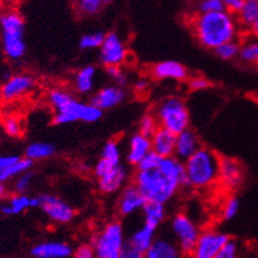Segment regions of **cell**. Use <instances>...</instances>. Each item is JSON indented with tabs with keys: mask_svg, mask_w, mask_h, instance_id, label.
I'll return each mask as SVG.
<instances>
[{
	"mask_svg": "<svg viewBox=\"0 0 258 258\" xmlns=\"http://www.w3.org/2000/svg\"><path fill=\"white\" fill-rule=\"evenodd\" d=\"M125 242V233L121 223L111 221L96 234L91 245L98 258H120Z\"/></svg>",
	"mask_w": 258,
	"mask_h": 258,
	"instance_id": "52a82bcc",
	"label": "cell"
},
{
	"mask_svg": "<svg viewBox=\"0 0 258 258\" xmlns=\"http://www.w3.org/2000/svg\"><path fill=\"white\" fill-rule=\"evenodd\" d=\"M158 125L178 135L190 126V112L186 103L178 96H170L156 108Z\"/></svg>",
	"mask_w": 258,
	"mask_h": 258,
	"instance_id": "8992f818",
	"label": "cell"
},
{
	"mask_svg": "<svg viewBox=\"0 0 258 258\" xmlns=\"http://www.w3.org/2000/svg\"><path fill=\"white\" fill-rule=\"evenodd\" d=\"M201 148V140L195 133V131L186 128L179 132L175 137V150L174 156L180 161H186L190 156H192Z\"/></svg>",
	"mask_w": 258,
	"mask_h": 258,
	"instance_id": "ac0fdd59",
	"label": "cell"
},
{
	"mask_svg": "<svg viewBox=\"0 0 258 258\" xmlns=\"http://www.w3.org/2000/svg\"><path fill=\"white\" fill-rule=\"evenodd\" d=\"M44 214L57 224H66L74 219V208L59 197L45 194L40 195V207Z\"/></svg>",
	"mask_w": 258,
	"mask_h": 258,
	"instance_id": "30bf717a",
	"label": "cell"
},
{
	"mask_svg": "<svg viewBox=\"0 0 258 258\" xmlns=\"http://www.w3.org/2000/svg\"><path fill=\"white\" fill-rule=\"evenodd\" d=\"M242 3H244V0H223L224 8L231 14H237V11L240 10Z\"/></svg>",
	"mask_w": 258,
	"mask_h": 258,
	"instance_id": "7dc6e473",
	"label": "cell"
},
{
	"mask_svg": "<svg viewBox=\"0 0 258 258\" xmlns=\"http://www.w3.org/2000/svg\"><path fill=\"white\" fill-rule=\"evenodd\" d=\"M34 86H36V79L31 74L27 73L15 74L10 77L0 87V96L6 102H12L29 94L34 89Z\"/></svg>",
	"mask_w": 258,
	"mask_h": 258,
	"instance_id": "4fadbf2b",
	"label": "cell"
},
{
	"mask_svg": "<svg viewBox=\"0 0 258 258\" xmlns=\"http://www.w3.org/2000/svg\"><path fill=\"white\" fill-rule=\"evenodd\" d=\"M157 169L161 170L163 174H166L167 177L178 180L182 184V187L187 186L186 174H184V163L183 161H180L175 156L162 157V160H161Z\"/></svg>",
	"mask_w": 258,
	"mask_h": 258,
	"instance_id": "484cf974",
	"label": "cell"
},
{
	"mask_svg": "<svg viewBox=\"0 0 258 258\" xmlns=\"http://www.w3.org/2000/svg\"><path fill=\"white\" fill-rule=\"evenodd\" d=\"M237 253H238L237 242L229 238V240H228L223 246H221V249L219 250L216 258H236L237 257Z\"/></svg>",
	"mask_w": 258,
	"mask_h": 258,
	"instance_id": "7bdbcfd3",
	"label": "cell"
},
{
	"mask_svg": "<svg viewBox=\"0 0 258 258\" xmlns=\"http://www.w3.org/2000/svg\"><path fill=\"white\" fill-rule=\"evenodd\" d=\"M158 121H157L156 115H152V113H148V115H144L143 119L140 120L139 125V132L145 135V136L150 137L158 128Z\"/></svg>",
	"mask_w": 258,
	"mask_h": 258,
	"instance_id": "d590c367",
	"label": "cell"
},
{
	"mask_svg": "<svg viewBox=\"0 0 258 258\" xmlns=\"http://www.w3.org/2000/svg\"><path fill=\"white\" fill-rule=\"evenodd\" d=\"M141 211L144 214V224L156 228V229L162 224L166 218L165 204L160 202H145Z\"/></svg>",
	"mask_w": 258,
	"mask_h": 258,
	"instance_id": "4316f807",
	"label": "cell"
},
{
	"mask_svg": "<svg viewBox=\"0 0 258 258\" xmlns=\"http://www.w3.org/2000/svg\"><path fill=\"white\" fill-rule=\"evenodd\" d=\"M74 257L77 258H92L95 257V251H94V248L92 245H81L79 248H77V250L73 253Z\"/></svg>",
	"mask_w": 258,
	"mask_h": 258,
	"instance_id": "bcb514c9",
	"label": "cell"
},
{
	"mask_svg": "<svg viewBox=\"0 0 258 258\" xmlns=\"http://www.w3.org/2000/svg\"><path fill=\"white\" fill-rule=\"evenodd\" d=\"M105 34L103 32H95V33L83 34L79 40V48L82 50H92V49H99L104 40Z\"/></svg>",
	"mask_w": 258,
	"mask_h": 258,
	"instance_id": "836d02e7",
	"label": "cell"
},
{
	"mask_svg": "<svg viewBox=\"0 0 258 258\" xmlns=\"http://www.w3.org/2000/svg\"><path fill=\"white\" fill-rule=\"evenodd\" d=\"M238 208H240V203H238L237 198H229L225 202L224 208H223V218H224V220H232L237 215Z\"/></svg>",
	"mask_w": 258,
	"mask_h": 258,
	"instance_id": "b9f144b4",
	"label": "cell"
},
{
	"mask_svg": "<svg viewBox=\"0 0 258 258\" xmlns=\"http://www.w3.org/2000/svg\"><path fill=\"white\" fill-rule=\"evenodd\" d=\"M95 78H96V68L94 64H87L79 69L78 72L75 73L74 81H73V86L74 90L81 95H89L90 92H92L94 86H95Z\"/></svg>",
	"mask_w": 258,
	"mask_h": 258,
	"instance_id": "d4e9b609",
	"label": "cell"
},
{
	"mask_svg": "<svg viewBox=\"0 0 258 258\" xmlns=\"http://www.w3.org/2000/svg\"><path fill=\"white\" fill-rule=\"evenodd\" d=\"M40 207V195L37 197H28L27 194H19L10 198L7 203L2 206V212L4 215H17L29 210V208Z\"/></svg>",
	"mask_w": 258,
	"mask_h": 258,
	"instance_id": "603a6c76",
	"label": "cell"
},
{
	"mask_svg": "<svg viewBox=\"0 0 258 258\" xmlns=\"http://www.w3.org/2000/svg\"><path fill=\"white\" fill-rule=\"evenodd\" d=\"M171 231H173L180 253L183 255L192 254V250L201 233L195 221L186 214L175 215L171 220Z\"/></svg>",
	"mask_w": 258,
	"mask_h": 258,
	"instance_id": "ba28073f",
	"label": "cell"
},
{
	"mask_svg": "<svg viewBox=\"0 0 258 258\" xmlns=\"http://www.w3.org/2000/svg\"><path fill=\"white\" fill-rule=\"evenodd\" d=\"M73 253L72 245L63 241L40 242L31 249V255L34 258H69Z\"/></svg>",
	"mask_w": 258,
	"mask_h": 258,
	"instance_id": "e0dca14e",
	"label": "cell"
},
{
	"mask_svg": "<svg viewBox=\"0 0 258 258\" xmlns=\"http://www.w3.org/2000/svg\"><path fill=\"white\" fill-rule=\"evenodd\" d=\"M229 240V236L218 231H204L199 233L192 257L195 258H216L221 246Z\"/></svg>",
	"mask_w": 258,
	"mask_h": 258,
	"instance_id": "7c38bea8",
	"label": "cell"
},
{
	"mask_svg": "<svg viewBox=\"0 0 258 258\" xmlns=\"http://www.w3.org/2000/svg\"><path fill=\"white\" fill-rule=\"evenodd\" d=\"M4 132L7 133L11 137H19L23 133V125H21L20 120L16 117H8L3 122Z\"/></svg>",
	"mask_w": 258,
	"mask_h": 258,
	"instance_id": "60d3db41",
	"label": "cell"
},
{
	"mask_svg": "<svg viewBox=\"0 0 258 258\" xmlns=\"http://www.w3.org/2000/svg\"><path fill=\"white\" fill-rule=\"evenodd\" d=\"M102 157L113 163H121V149H120L119 143L115 140L105 143L102 149Z\"/></svg>",
	"mask_w": 258,
	"mask_h": 258,
	"instance_id": "e575fe53",
	"label": "cell"
},
{
	"mask_svg": "<svg viewBox=\"0 0 258 258\" xmlns=\"http://www.w3.org/2000/svg\"><path fill=\"white\" fill-rule=\"evenodd\" d=\"M116 165H119V163H113L111 162V161L105 160V158H103L102 157V158L96 162L95 167H94V175H95L96 178L103 177V175H105V174L108 173L109 170L113 169Z\"/></svg>",
	"mask_w": 258,
	"mask_h": 258,
	"instance_id": "ee69618b",
	"label": "cell"
},
{
	"mask_svg": "<svg viewBox=\"0 0 258 258\" xmlns=\"http://www.w3.org/2000/svg\"><path fill=\"white\" fill-rule=\"evenodd\" d=\"M108 0H74L77 14L81 16H94L104 7Z\"/></svg>",
	"mask_w": 258,
	"mask_h": 258,
	"instance_id": "4dcf8cb0",
	"label": "cell"
},
{
	"mask_svg": "<svg viewBox=\"0 0 258 258\" xmlns=\"http://www.w3.org/2000/svg\"><path fill=\"white\" fill-rule=\"evenodd\" d=\"M145 202V198L140 194L136 186L133 184V186H128L124 188L119 199L117 208H119V212L122 216H129L137 211L143 210Z\"/></svg>",
	"mask_w": 258,
	"mask_h": 258,
	"instance_id": "7402d4cb",
	"label": "cell"
},
{
	"mask_svg": "<svg viewBox=\"0 0 258 258\" xmlns=\"http://www.w3.org/2000/svg\"><path fill=\"white\" fill-rule=\"evenodd\" d=\"M238 51H240V45L236 40L228 41V42H224V44L215 49L216 55L220 59H224V61H231V59L238 57Z\"/></svg>",
	"mask_w": 258,
	"mask_h": 258,
	"instance_id": "d6a6232c",
	"label": "cell"
},
{
	"mask_svg": "<svg viewBox=\"0 0 258 258\" xmlns=\"http://www.w3.org/2000/svg\"><path fill=\"white\" fill-rule=\"evenodd\" d=\"M57 149L55 146L50 143H45V141H36L32 143L25 148V157L34 161L41 160H49L54 156Z\"/></svg>",
	"mask_w": 258,
	"mask_h": 258,
	"instance_id": "83f0119b",
	"label": "cell"
},
{
	"mask_svg": "<svg viewBox=\"0 0 258 258\" xmlns=\"http://www.w3.org/2000/svg\"><path fill=\"white\" fill-rule=\"evenodd\" d=\"M225 10L223 0H198L197 11L198 14H206V12H216V11Z\"/></svg>",
	"mask_w": 258,
	"mask_h": 258,
	"instance_id": "f35d334b",
	"label": "cell"
},
{
	"mask_svg": "<svg viewBox=\"0 0 258 258\" xmlns=\"http://www.w3.org/2000/svg\"><path fill=\"white\" fill-rule=\"evenodd\" d=\"M238 57L246 63H258V38L246 41L245 44H242V46H240Z\"/></svg>",
	"mask_w": 258,
	"mask_h": 258,
	"instance_id": "1f68e13d",
	"label": "cell"
},
{
	"mask_svg": "<svg viewBox=\"0 0 258 258\" xmlns=\"http://www.w3.org/2000/svg\"><path fill=\"white\" fill-rule=\"evenodd\" d=\"M175 137L177 135L170 132L167 129L158 126L156 132L150 136V143H152V150L156 152L161 157L174 156L175 150Z\"/></svg>",
	"mask_w": 258,
	"mask_h": 258,
	"instance_id": "ffe728a7",
	"label": "cell"
},
{
	"mask_svg": "<svg viewBox=\"0 0 258 258\" xmlns=\"http://www.w3.org/2000/svg\"><path fill=\"white\" fill-rule=\"evenodd\" d=\"M244 178V170L241 163L232 158H220L219 180L229 190L237 188Z\"/></svg>",
	"mask_w": 258,
	"mask_h": 258,
	"instance_id": "2e32d148",
	"label": "cell"
},
{
	"mask_svg": "<svg viewBox=\"0 0 258 258\" xmlns=\"http://www.w3.org/2000/svg\"><path fill=\"white\" fill-rule=\"evenodd\" d=\"M152 150V143H150V137L145 136L143 133H135L129 137L128 140V150H126V162L129 165L136 166L140 160L149 153Z\"/></svg>",
	"mask_w": 258,
	"mask_h": 258,
	"instance_id": "44dd1931",
	"label": "cell"
},
{
	"mask_svg": "<svg viewBox=\"0 0 258 258\" xmlns=\"http://www.w3.org/2000/svg\"><path fill=\"white\" fill-rule=\"evenodd\" d=\"M182 255L177 242L169 238H154V241L146 250V258H178Z\"/></svg>",
	"mask_w": 258,
	"mask_h": 258,
	"instance_id": "cb8c5ba5",
	"label": "cell"
},
{
	"mask_svg": "<svg viewBox=\"0 0 258 258\" xmlns=\"http://www.w3.org/2000/svg\"><path fill=\"white\" fill-rule=\"evenodd\" d=\"M258 19V0H244V3L236 14V20L238 25L244 28H250Z\"/></svg>",
	"mask_w": 258,
	"mask_h": 258,
	"instance_id": "f546056e",
	"label": "cell"
},
{
	"mask_svg": "<svg viewBox=\"0 0 258 258\" xmlns=\"http://www.w3.org/2000/svg\"><path fill=\"white\" fill-rule=\"evenodd\" d=\"M105 72H107V75L109 78L112 79L117 86L125 87L128 85V77L121 69V66H107Z\"/></svg>",
	"mask_w": 258,
	"mask_h": 258,
	"instance_id": "ab89813d",
	"label": "cell"
},
{
	"mask_svg": "<svg viewBox=\"0 0 258 258\" xmlns=\"http://www.w3.org/2000/svg\"><path fill=\"white\" fill-rule=\"evenodd\" d=\"M2 7H3V0H0V11H2Z\"/></svg>",
	"mask_w": 258,
	"mask_h": 258,
	"instance_id": "f5cc1de1",
	"label": "cell"
},
{
	"mask_svg": "<svg viewBox=\"0 0 258 258\" xmlns=\"http://www.w3.org/2000/svg\"><path fill=\"white\" fill-rule=\"evenodd\" d=\"M188 85H190V89L192 91H202V90L210 87V81L204 77H192L188 81Z\"/></svg>",
	"mask_w": 258,
	"mask_h": 258,
	"instance_id": "f6af8a7d",
	"label": "cell"
},
{
	"mask_svg": "<svg viewBox=\"0 0 258 258\" xmlns=\"http://www.w3.org/2000/svg\"><path fill=\"white\" fill-rule=\"evenodd\" d=\"M32 182H33V174L31 173V170L20 174L19 177L15 178V183H14L15 192L25 194L28 190H29Z\"/></svg>",
	"mask_w": 258,
	"mask_h": 258,
	"instance_id": "74e56055",
	"label": "cell"
},
{
	"mask_svg": "<svg viewBox=\"0 0 258 258\" xmlns=\"http://www.w3.org/2000/svg\"><path fill=\"white\" fill-rule=\"evenodd\" d=\"M194 37L206 49H215L237 38L238 23L227 10L197 14L191 21Z\"/></svg>",
	"mask_w": 258,
	"mask_h": 258,
	"instance_id": "6da1fadb",
	"label": "cell"
},
{
	"mask_svg": "<svg viewBox=\"0 0 258 258\" xmlns=\"http://www.w3.org/2000/svg\"><path fill=\"white\" fill-rule=\"evenodd\" d=\"M186 184L194 188H208L219 180L220 157L214 150L201 146L183 161Z\"/></svg>",
	"mask_w": 258,
	"mask_h": 258,
	"instance_id": "3957f363",
	"label": "cell"
},
{
	"mask_svg": "<svg viewBox=\"0 0 258 258\" xmlns=\"http://www.w3.org/2000/svg\"><path fill=\"white\" fill-rule=\"evenodd\" d=\"M156 228L144 224L131 236L122 249L120 258H141L145 255L152 242L156 238Z\"/></svg>",
	"mask_w": 258,
	"mask_h": 258,
	"instance_id": "8fae6325",
	"label": "cell"
},
{
	"mask_svg": "<svg viewBox=\"0 0 258 258\" xmlns=\"http://www.w3.org/2000/svg\"><path fill=\"white\" fill-rule=\"evenodd\" d=\"M100 62L107 66H122L128 59V49L119 34L107 33L100 45Z\"/></svg>",
	"mask_w": 258,
	"mask_h": 258,
	"instance_id": "9c48e42d",
	"label": "cell"
},
{
	"mask_svg": "<svg viewBox=\"0 0 258 258\" xmlns=\"http://www.w3.org/2000/svg\"><path fill=\"white\" fill-rule=\"evenodd\" d=\"M135 186L146 202H160L166 204L175 197L182 184L167 177L161 170H137L135 174Z\"/></svg>",
	"mask_w": 258,
	"mask_h": 258,
	"instance_id": "277c9868",
	"label": "cell"
},
{
	"mask_svg": "<svg viewBox=\"0 0 258 258\" xmlns=\"http://www.w3.org/2000/svg\"><path fill=\"white\" fill-rule=\"evenodd\" d=\"M4 192H6V190H4V186H3V183L0 182V201H2V198L4 197Z\"/></svg>",
	"mask_w": 258,
	"mask_h": 258,
	"instance_id": "816d5d0a",
	"label": "cell"
},
{
	"mask_svg": "<svg viewBox=\"0 0 258 258\" xmlns=\"http://www.w3.org/2000/svg\"><path fill=\"white\" fill-rule=\"evenodd\" d=\"M249 29H250L251 34H253L255 38H258V19L254 21V23H253V25H251Z\"/></svg>",
	"mask_w": 258,
	"mask_h": 258,
	"instance_id": "f907efd6",
	"label": "cell"
},
{
	"mask_svg": "<svg viewBox=\"0 0 258 258\" xmlns=\"http://www.w3.org/2000/svg\"><path fill=\"white\" fill-rule=\"evenodd\" d=\"M133 89H135V91H136L137 94H143V92H145L146 90H148V82H146L145 79H140V81H137L136 83H135Z\"/></svg>",
	"mask_w": 258,
	"mask_h": 258,
	"instance_id": "681fc988",
	"label": "cell"
},
{
	"mask_svg": "<svg viewBox=\"0 0 258 258\" xmlns=\"http://www.w3.org/2000/svg\"><path fill=\"white\" fill-rule=\"evenodd\" d=\"M126 98V92L124 87L117 85H109L104 86L100 90L92 95L91 102L92 104L98 107L99 109H102L104 112L105 109H112L121 104Z\"/></svg>",
	"mask_w": 258,
	"mask_h": 258,
	"instance_id": "5bb4252c",
	"label": "cell"
},
{
	"mask_svg": "<svg viewBox=\"0 0 258 258\" xmlns=\"http://www.w3.org/2000/svg\"><path fill=\"white\" fill-rule=\"evenodd\" d=\"M161 160H162V157L158 156L156 152L153 150H150L149 153H146L145 156L140 160V162L137 163L136 167L137 170H152V169H157L158 165H160Z\"/></svg>",
	"mask_w": 258,
	"mask_h": 258,
	"instance_id": "8d00e7d4",
	"label": "cell"
},
{
	"mask_svg": "<svg viewBox=\"0 0 258 258\" xmlns=\"http://www.w3.org/2000/svg\"><path fill=\"white\" fill-rule=\"evenodd\" d=\"M20 157L17 156H0V169L8 166L11 163H14L15 161H17Z\"/></svg>",
	"mask_w": 258,
	"mask_h": 258,
	"instance_id": "c3c4849f",
	"label": "cell"
},
{
	"mask_svg": "<svg viewBox=\"0 0 258 258\" xmlns=\"http://www.w3.org/2000/svg\"><path fill=\"white\" fill-rule=\"evenodd\" d=\"M48 99L51 108L54 109V124L57 125H68L73 122H96L102 119V109L92 103L79 102L68 90H50Z\"/></svg>",
	"mask_w": 258,
	"mask_h": 258,
	"instance_id": "7a4b0ae2",
	"label": "cell"
},
{
	"mask_svg": "<svg viewBox=\"0 0 258 258\" xmlns=\"http://www.w3.org/2000/svg\"><path fill=\"white\" fill-rule=\"evenodd\" d=\"M32 167H33V161L27 158V157L19 158L14 163H11L8 166L0 169V182L4 183V182H8L11 179H15L20 174L25 173V171H29Z\"/></svg>",
	"mask_w": 258,
	"mask_h": 258,
	"instance_id": "f1b7e54d",
	"label": "cell"
},
{
	"mask_svg": "<svg viewBox=\"0 0 258 258\" xmlns=\"http://www.w3.org/2000/svg\"><path fill=\"white\" fill-rule=\"evenodd\" d=\"M25 23L17 11L0 12V44L4 55L11 61H19L25 55Z\"/></svg>",
	"mask_w": 258,
	"mask_h": 258,
	"instance_id": "5b68a950",
	"label": "cell"
},
{
	"mask_svg": "<svg viewBox=\"0 0 258 258\" xmlns=\"http://www.w3.org/2000/svg\"><path fill=\"white\" fill-rule=\"evenodd\" d=\"M152 75L158 81L171 79V81H184L188 78V70L184 64L177 61L158 62L152 69Z\"/></svg>",
	"mask_w": 258,
	"mask_h": 258,
	"instance_id": "d6986e66",
	"label": "cell"
},
{
	"mask_svg": "<svg viewBox=\"0 0 258 258\" xmlns=\"http://www.w3.org/2000/svg\"><path fill=\"white\" fill-rule=\"evenodd\" d=\"M128 177L129 174L126 167L119 163L113 169L109 170L105 175L98 178V188L100 190V192L112 195L124 188L125 183L128 182Z\"/></svg>",
	"mask_w": 258,
	"mask_h": 258,
	"instance_id": "9a60e30c",
	"label": "cell"
}]
</instances>
